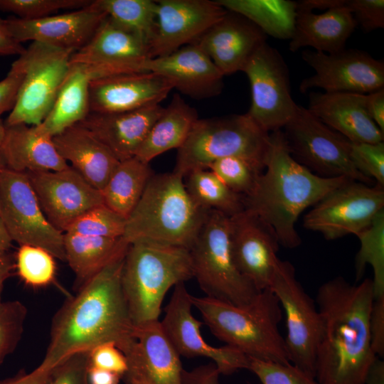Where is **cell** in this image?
<instances>
[{"label": "cell", "mask_w": 384, "mask_h": 384, "mask_svg": "<svg viewBox=\"0 0 384 384\" xmlns=\"http://www.w3.org/2000/svg\"><path fill=\"white\" fill-rule=\"evenodd\" d=\"M373 279L351 284L342 277L322 284L316 304L321 323L316 351L318 384H365L377 356L371 347L369 320Z\"/></svg>", "instance_id": "6da1fadb"}, {"label": "cell", "mask_w": 384, "mask_h": 384, "mask_svg": "<svg viewBox=\"0 0 384 384\" xmlns=\"http://www.w3.org/2000/svg\"><path fill=\"white\" fill-rule=\"evenodd\" d=\"M125 255L111 262L69 297L54 315L41 363L54 367L67 357L113 343L123 353L134 326L122 287Z\"/></svg>", "instance_id": "7a4b0ae2"}, {"label": "cell", "mask_w": 384, "mask_h": 384, "mask_svg": "<svg viewBox=\"0 0 384 384\" xmlns=\"http://www.w3.org/2000/svg\"><path fill=\"white\" fill-rule=\"evenodd\" d=\"M270 137L265 170L252 192L243 196L244 207L272 228L279 245L292 249L302 242L295 228L302 213L351 179L322 177L299 163L282 130Z\"/></svg>", "instance_id": "3957f363"}, {"label": "cell", "mask_w": 384, "mask_h": 384, "mask_svg": "<svg viewBox=\"0 0 384 384\" xmlns=\"http://www.w3.org/2000/svg\"><path fill=\"white\" fill-rule=\"evenodd\" d=\"M192 304L213 334L227 346L249 358L290 363L285 339L279 330L282 307L270 288L244 306L193 296Z\"/></svg>", "instance_id": "277c9868"}, {"label": "cell", "mask_w": 384, "mask_h": 384, "mask_svg": "<svg viewBox=\"0 0 384 384\" xmlns=\"http://www.w3.org/2000/svg\"><path fill=\"white\" fill-rule=\"evenodd\" d=\"M184 178L174 173L154 174L126 220L124 239L148 241L190 250L210 210L188 193Z\"/></svg>", "instance_id": "5b68a950"}, {"label": "cell", "mask_w": 384, "mask_h": 384, "mask_svg": "<svg viewBox=\"0 0 384 384\" xmlns=\"http://www.w3.org/2000/svg\"><path fill=\"white\" fill-rule=\"evenodd\" d=\"M191 278L189 250L148 241L130 243L122 287L134 326L159 320L167 292Z\"/></svg>", "instance_id": "8992f818"}, {"label": "cell", "mask_w": 384, "mask_h": 384, "mask_svg": "<svg viewBox=\"0 0 384 384\" xmlns=\"http://www.w3.org/2000/svg\"><path fill=\"white\" fill-rule=\"evenodd\" d=\"M270 133L247 114L198 119L178 149L173 172L185 177L225 157L243 159L263 172L270 149Z\"/></svg>", "instance_id": "52a82bcc"}, {"label": "cell", "mask_w": 384, "mask_h": 384, "mask_svg": "<svg viewBox=\"0 0 384 384\" xmlns=\"http://www.w3.org/2000/svg\"><path fill=\"white\" fill-rule=\"evenodd\" d=\"M190 253L193 278L206 297L236 306L251 303L260 292L238 270L230 250V217L210 210Z\"/></svg>", "instance_id": "ba28073f"}, {"label": "cell", "mask_w": 384, "mask_h": 384, "mask_svg": "<svg viewBox=\"0 0 384 384\" xmlns=\"http://www.w3.org/2000/svg\"><path fill=\"white\" fill-rule=\"evenodd\" d=\"M72 50L33 41L15 62L23 72L16 105L5 126L39 125L46 117L70 70Z\"/></svg>", "instance_id": "9c48e42d"}, {"label": "cell", "mask_w": 384, "mask_h": 384, "mask_svg": "<svg viewBox=\"0 0 384 384\" xmlns=\"http://www.w3.org/2000/svg\"><path fill=\"white\" fill-rule=\"evenodd\" d=\"M284 129L292 156L315 174L326 178L346 177L368 185L373 182L353 164L351 142L307 108L298 105L294 117Z\"/></svg>", "instance_id": "30bf717a"}, {"label": "cell", "mask_w": 384, "mask_h": 384, "mask_svg": "<svg viewBox=\"0 0 384 384\" xmlns=\"http://www.w3.org/2000/svg\"><path fill=\"white\" fill-rule=\"evenodd\" d=\"M0 218L12 241L48 251L65 262L64 234L47 219L26 173H0Z\"/></svg>", "instance_id": "8fae6325"}, {"label": "cell", "mask_w": 384, "mask_h": 384, "mask_svg": "<svg viewBox=\"0 0 384 384\" xmlns=\"http://www.w3.org/2000/svg\"><path fill=\"white\" fill-rule=\"evenodd\" d=\"M269 288L284 310L289 362L315 378L321 329L316 303L296 278L295 269L289 261L279 258Z\"/></svg>", "instance_id": "7c38bea8"}, {"label": "cell", "mask_w": 384, "mask_h": 384, "mask_svg": "<svg viewBox=\"0 0 384 384\" xmlns=\"http://www.w3.org/2000/svg\"><path fill=\"white\" fill-rule=\"evenodd\" d=\"M242 72L251 90V105L246 114L268 133L282 130L294 117L298 105L292 98L289 69L279 52L266 41Z\"/></svg>", "instance_id": "4fadbf2b"}, {"label": "cell", "mask_w": 384, "mask_h": 384, "mask_svg": "<svg viewBox=\"0 0 384 384\" xmlns=\"http://www.w3.org/2000/svg\"><path fill=\"white\" fill-rule=\"evenodd\" d=\"M383 207V186L349 180L314 205L303 225L329 240L356 235L370 225Z\"/></svg>", "instance_id": "5bb4252c"}, {"label": "cell", "mask_w": 384, "mask_h": 384, "mask_svg": "<svg viewBox=\"0 0 384 384\" xmlns=\"http://www.w3.org/2000/svg\"><path fill=\"white\" fill-rule=\"evenodd\" d=\"M149 46L134 32L108 16L92 38L75 51L70 65L84 67L91 80L122 74L146 73Z\"/></svg>", "instance_id": "9a60e30c"}, {"label": "cell", "mask_w": 384, "mask_h": 384, "mask_svg": "<svg viewBox=\"0 0 384 384\" xmlns=\"http://www.w3.org/2000/svg\"><path fill=\"white\" fill-rule=\"evenodd\" d=\"M303 60L315 71L304 78L299 90L321 88L325 92L368 94L384 88V63L358 49L325 53L305 49Z\"/></svg>", "instance_id": "2e32d148"}, {"label": "cell", "mask_w": 384, "mask_h": 384, "mask_svg": "<svg viewBox=\"0 0 384 384\" xmlns=\"http://www.w3.org/2000/svg\"><path fill=\"white\" fill-rule=\"evenodd\" d=\"M192 306V295L184 283L178 284L165 308L164 319L160 321L179 356L210 358L220 373L226 375L248 369L250 358L244 353L227 345L214 347L205 341L201 333L203 323L193 315Z\"/></svg>", "instance_id": "e0dca14e"}, {"label": "cell", "mask_w": 384, "mask_h": 384, "mask_svg": "<svg viewBox=\"0 0 384 384\" xmlns=\"http://www.w3.org/2000/svg\"><path fill=\"white\" fill-rule=\"evenodd\" d=\"M26 173L43 213L62 233L80 215L104 204L101 191L70 166L60 171Z\"/></svg>", "instance_id": "ac0fdd59"}, {"label": "cell", "mask_w": 384, "mask_h": 384, "mask_svg": "<svg viewBox=\"0 0 384 384\" xmlns=\"http://www.w3.org/2000/svg\"><path fill=\"white\" fill-rule=\"evenodd\" d=\"M230 243L240 272L258 291L268 289L279 260V242L272 228L244 210L230 217Z\"/></svg>", "instance_id": "d6986e66"}, {"label": "cell", "mask_w": 384, "mask_h": 384, "mask_svg": "<svg viewBox=\"0 0 384 384\" xmlns=\"http://www.w3.org/2000/svg\"><path fill=\"white\" fill-rule=\"evenodd\" d=\"M156 3L151 58L169 55L193 43L228 12L216 1L159 0Z\"/></svg>", "instance_id": "ffe728a7"}, {"label": "cell", "mask_w": 384, "mask_h": 384, "mask_svg": "<svg viewBox=\"0 0 384 384\" xmlns=\"http://www.w3.org/2000/svg\"><path fill=\"white\" fill-rule=\"evenodd\" d=\"M123 353L128 365L126 383L182 384L180 356L159 320L134 326V338Z\"/></svg>", "instance_id": "44dd1931"}, {"label": "cell", "mask_w": 384, "mask_h": 384, "mask_svg": "<svg viewBox=\"0 0 384 384\" xmlns=\"http://www.w3.org/2000/svg\"><path fill=\"white\" fill-rule=\"evenodd\" d=\"M106 16L91 2L87 7L42 18L5 21L10 34L20 43L37 41L75 52L88 42Z\"/></svg>", "instance_id": "7402d4cb"}, {"label": "cell", "mask_w": 384, "mask_h": 384, "mask_svg": "<svg viewBox=\"0 0 384 384\" xmlns=\"http://www.w3.org/2000/svg\"><path fill=\"white\" fill-rule=\"evenodd\" d=\"M172 89L166 78L151 72L92 80L89 85L90 112L117 113L157 105Z\"/></svg>", "instance_id": "603a6c76"}, {"label": "cell", "mask_w": 384, "mask_h": 384, "mask_svg": "<svg viewBox=\"0 0 384 384\" xmlns=\"http://www.w3.org/2000/svg\"><path fill=\"white\" fill-rule=\"evenodd\" d=\"M267 36L242 16L228 11L225 16L193 44L198 46L225 76L242 71Z\"/></svg>", "instance_id": "cb8c5ba5"}, {"label": "cell", "mask_w": 384, "mask_h": 384, "mask_svg": "<svg viewBox=\"0 0 384 384\" xmlns=\"http://www.w3.org/2000/svg\"><path fill=\"white\" fill-rule=\"evenodd\" d=\"M144 69L166 78L174 89L196 99L216 96L223 87L224 75L193 43L169 55L148 60Z\"/></svg>", "instance_id": "d4e9b609"}, {"label": "cell", "mask_w": 384, "mask_h": 384, "mask_svg": "<svg viewBox=\"0 0 384 384\" xmlns=\"http://www.w3.org/2000/svg\"><path fill=\"white\" fill-rule=\"evenodd\" d=\"M366 94L312 92L308 110L351 142L378 143L384 133L370 118Z\"/></svg>", "instance_id": "484cf974"}, {"label": "cell", "mask_w": 384, "mask_h": 384, "mask_svg": "<svg viewBox=\"0 0 384 384\" xmlns=\"http://www.w3.org/2000/svg\"><path fill=\"white\" fill-rule=\"evenodd\" d=\"M163 110L164 107L157 104L122 112H90L80 124L122 161L136 156Z\"/></svg>", "instance_id": "4316f807"}, {"label": "cell", "mask_w": 384, "mask_h": 384, "mask_svg": "<svg viewBox=\"0 0 384 384\" xmlns=\"http://www.w3.org/2000/svg\"><path fill=\"white\" fill-rule=\"evenodd\" d=\"M53 142L59 155L100 191L119 163L112 152L80 123L53 137Z\"/></svg>", "instance_id": "83f0119b"}, {"label": "cell", "mask_w": 384, "mask_h": 384, "mask_svg": "<svg viewBox=\"0 0 384 384\" xmlns=\"http://www.w3.org/2000/svg\"><path fill=\"white\" fill-rule=\"evenodd\" d=\"M356 26L353 15L345 6V0L342 6L322 14L297 8L289 49L296 52L309 47L318 52L337 53L345 48L346 43Z\"/></svg>", "instance_id": "f1b7e54d"}, {"label": "cell", "mask_w": 384, "mask_h": 384, "mask_svg": "<svg viewBox=\"0 0 384 384\" xmlns=\"http://www.w3.org/2000/svg\"><path fill=\"white\" fill-rule=\"evenodd\" d=\"M0 152L6 168L17 172L53 171L69 166L58 153L53 137L25 124L6 126Z\"/></svg>", "instance_id": "f546056e"}, {"label": "cell", "mask_w": 384, "mask_h": 384, "mask_svg": "<svg viewBox=\"0 0 384 384\" xmlns=\"http://www.w3.org/2000/svg\"><path fill=\"white\" fill-rule=\"evenodd\" d=\"M129 244L119 238L64 233L65 262L75 274L78 291L105 266L126 254Z\"/></svg>", "instance_id": "4dcf8cb0"}, {"label": "cell", "mask_w": 384, "mask_h": 384, "mask_svg": "<svg viewBox=\"0 0 384 384\" xmlns=\"http://www.w3.org/2000/svg\"><path fill=\"white\" fill-rule=\"evenodd\" d=\"M198 119L196 110L179 95H174L151 127L135 156L149 164L169 150H178L188 139Z\"/></svg>", "instance_id": "1f68e13d"}, {"label": "cell", "mask_w": 384, "mask_h": 384, "mask_svg": "<svg viewBox=\"0 0 384 384\" xmlns=\"http://www.w3.org/2000/svg\"><path fill=\"white\" fill-rule=\"evenodd\" d=\"M91 78L83 66L70 65L51 110L37 130L51 137L83 121L90 113Z\"/></svg>", "instance_id": "d6a6232c"}, {"label": "cell", "mask_w": 384, "mask_h": 384, "mask_svg": "<svg viewBox=\"0 0 384 384\" xmlns=\"http://www.w3.org/2000/svg\"><path fill=\"white\" fill-rule=\"evenodd\" d=\"M154 174L149 164L136 156L119 161L101 191L104 204L127 219Z\"/></svg>", "instance_id": "836d02e7"}, {"label": "cell", "mask_w": 384, "mask_h": 384, "mask_svg": "<svg viewBox=\"0 0 384 384\" xmlns=\"http://www.w3.org/2000/svg\"><path fill=\"white\" fill-rule=\"evenodd\" d=\"M227 11L238 14L257 26L266 36L292 38L297 14V1L289 0H218Z\"/></svg>", "instance_id": "e575fe53"}, {"label": "cell", "mask_w": 384, "mask_h": 384, "mask_svg": "<svg viewBox=\"0 0 384 384\" xmlns=\"http://www.w3.org/2000/svg\"><path fill=\"white\" fill-rule=\"evenodd\" d=\"M194 202L206 210H216L231 217L245 210L243 196L230 189L207 169H195L183 178Z\"/></svg>", "instance_id": "d590c367"}, {"label": "cell", "mask_w": 384, "mask_h": 384, "mask_svg": "<svg viewBox=\"0 0 384 384\" xmlns=\"http://www.w3.org/2000/svg\"><path fill=\"white\" fill-rule=\"evenodd\" d=\"M92 5L136 33L150 50L156 28V1L94 0Z\"/></svg>", "instance_id": "8d00e7d4"}, {"label": "cell", "mask_w": 384, "mask_h": 384, "mask_svg": "<svg viewBox=\"0 0 384 384\" xmlns=\"http://www.w3.org/2000/svg\"><path fill=\"white\" fill-rule=\"evenodd\" d=\"M356 236L361 242L356 260L357 277L362 274L366 264H370L374 272V297L384 294V210Z\"/></svg>", "instance_id": "74e56055"}, {"label": "cell", "mask_w": 384, "mask_h": 384, "mask_svg": "<svg viewBox=\"0 0 384 384\" xmlns=\"http://www.w3.org/2000/svg\"><path fill=\"white\" fill-rule=\"evenodd\" d=\"M15 267L23 282L32 287H42L55 282V257L39 247L20 245L16 256Z\"/></svg>", "instance_id": "f35d334b"}, {"label": "cell", "mask_w": 384, "mask_h": 384, "mask_svg": "<svg viewBox=\"0 0 384 384\" xmlns=\"http://www.w3.org/2000/svg\"><path fill=\"white\" fill-rule=\"evenodd\" d=\"M126 220L102 204L80 215L71 224L66 232L94 237H123Z\"/></svg>", "instance_id": "ab89813d"}, {"label": "cell", "mask_w": 384, "mask_h": 384, "mask_svg": "<svg viewBox=\"0 0 384 384\" xmlns=\"http://www.w3.org/2000/svg\"><path fill=\"white\" fill-rule=\"evenodd\" d=\"M206 169L215 174L230 189L242 196L252 192L262 173L247 161L235 156L217 159Z\"/></svg>", "instance_id": "60d3db41"}, {"label": "cell", "mask_w": 384, "mask_h": 384, "mask_svg": "<svg viewBox=\"0 0 384 384\" xmlns=\"http://www.w3.org/2000/svg\"><path fill=\"white\" fill-rule=\"evenodd\" d=\"M26 316V306L20 301L0 302V364L19 343Z\"/></svg>", "instance_id": "b9f144b4"}, {"label": "cell", "mask_w": 384, "mask_h": 384, "mask_svg": "<svg viewBox=\"0 0 384 384\" xmlns=\"http://www.w3.org/2000/svg\"><path fill=\"white\" fill-rule=\"evenodd\" d=\"M90 0H0V11L11 12L19 18L33 20L53 15L61 9H80Z\"/></svg>", "instance_id": "7bdbcfd3"}, {"label": "cell", "mask_w": 384, "mask_h": 384, "mask_svg": "<svg viewBox=\"0 0 384 384\" xmlns=\"http://www.w3.org/2000/svg\"><path fill=\"white\" fill-rule=\"evenodd\" d=\"M248 369L262 384H318L316 379L289 363L249 358Z\"/></svg>", "instance_id": "ee69618b"}, {"label": "cell", "mask_w": 384, "mask_h": 384, "mask_svg": "<svg viewBox=\"0 0 384 384\" xmlns=\"http://www.w3.org/2000/svg\"><path fill=\"white\" fill-rule=\"evenodd\" d=\"M350 157L355 168L363 176L384 186V143L351 142Z\"/></svg>", "instance_id": "f6af8a7d"}, {"label": "cell", "mask_w": 384, "mask_h": 384, "mask_svg": "<svg viewBox=\"0 0 384 384\" xmlns=\"http://www.w3.org/2000/svg\"><path fill=\"white\" fill-rule=\"evenodd\" d=\"M89 351L74 353L57 364L46 384H89Z\"/></svg>", "instance_id": "bcb514c9"}, {"label": "cell", "mask_w": 384, "mask_h": 384, "mask_svg": "<svg viewBox=\"0 0 384 384\" xmlns=\"http://www.w3.org/2000/svg\"><path fill=\"white\" fill-rule=\"evenodd\" d=\"M345 6L351 11L356 25L365 31L384 27L383 0H345Z\"/></svg>", "instance_id": "7dc6e473"}, {"label": "cell", "mask_w": 384, "mask_h": 384, "mask_svg": "<svg viewBox=\"0 0 384 384\" xmlns=\"http://www.w3.org/2000/svg\"><path fill=\"white\" fill-rule=\"evenodd\" d=\"M90 366L113 372L122 378L128 365L126 356L113 343H105L89 351Z\"/></svg>", "instance_id": "c3c4849f"}, {"label": "cell", "mask_w": 384, "mask_h": 384, "mask_svg": "<svg viewBox=\"0 0 384 384\" xmlns=\"http://www.w3.org/2000/svg\"><path fill=\"white\" fill-rule=\"evenodd\" d=\"M23 75V72L14 61L6 78L0 81V116L14 109Z\"/></svg>", "instance_id": "681fc988"}, {"label": "cell", "mask_w": 384, "mask_h": 384, "mask_svg": "<svg viewBox=\"0 0 384 384\" xmlns=\"http://www.w3.org/2000/svg\"><path fill=\"white\" fill-rule=\"evenodd\" d=\"M371 347L378 357L384 356V294L374 297L369 320Z\"/></svg>", "instance_id": "f907efd6"}, {"label": "cell", "mask_w": 384, "mask_h": 384, "mask_svg": "<svg viewBox=\"0 0 384 384\" xmlns=\"http://www.w3.org/2000/svg\"><path fill=\"white\" fill-rule=\"evenodd\" d=\"M218 368L213 363L200 366L191 370L183 369L182 384H220Z\"/></svg>", "instance_id": "816d5d0a"}, {"label": "cell", "mask_w": 384, "mask_h": 384, "mask_svg": "<svg viewBox=\"0 0 384 384\" xmlns=\"http://www.w3.org/2000/svg\"><path fill=\"white\" fill-rule=\"evenodd\" d=\"M54 367L41 363L31 372H20L14 377L0 381V384H46Z\"/></svg>", "instance_id": "f5cc1de1"}, {"label": "cell", "mask_w": 384, "mask_h": 384, "mask_svg": "<svg viewBox=\"0 0 384 384\" xmlns=\"http://www.w3.org/2000/svg\"><path fill=\"white\" fill-rule=\"evenodd\" d=\"M368 112L378 127L384 133V88L366 94Z\"/></svg>", "instance_id": "db71d44e"}, {"label": "cell", "mask_w": 384, "mask_h": 384, "mask_svg": "<svg viewBox=\"0 0 384 384\" xmlns=\"http://www.w3.org/2000/svg\"><path fill=\"white\" fill-rule=\"evenodd\" d=\"M26 48L10 34L5 19L0 18V55H21Z\"/></svg>", "instance_id": "11a10c76"}, {"label": "cell", "mask_w": 384, "mask_h": 384, "mask_svg": "<svg viewBox=\"0 0 384 384\" xmlns=\"http://www.w3.org/2000/svg\"><path fill=\"white\" fill-rule=\"evenodd\" d=\"M87 377L89 384H119L122 378L113 372L90 366Z\"/></svg>", "instance_id": "9f6ffc18"}, {"label": "cell", "mask_w": 384, "mask_h": 384, "mask_svg": "<svg viewBox=\"0 0 384 384\" xmlns=\"http://www.w3.org/2000/svg\"><path fill=\"white\" fill-rule=\"evenodd\" d=\"M365 384H384V362L378 357L367 373Z\"/></svg>", "instance_id": "6f0895ef"}, {"label": "cell", "mask_w": 384, "mask_h": 384, "mask_svg": "<svg viewBox=\"0 0 384 384\" xmlns=\"http://www.w3.org/2000/svg\"><path fill=\"white\" fill-rule=\"evenodd\" d=\"M15 263L9 252L0 256V302L5 281L10 277Z\"/></svg>", "instance_id": "680465c9"}, {"label": "cell", "mask_w": 384, "mask_h": 384, "mask_svg": "<svg viewBox=\"0 0 384 384\" xmlns=\"http://www.w3.org/2000/svg\"><path fill=\"white\" fill-rule=\"evenodd\" d=\"M11 242L12 240L0 218V256L8 252Z\"/></svg>", "instance_id": "91938a15"}, {"label": "cell", "mask_w": 384, "mask_h": 384, "mask_svg": "<svg viewBox=\"0 0 384 384\" xmlns=\"http://www.w3.org/2000/svg\"><path fill=\"white\" fill-rule=\"evenodd\" d=\"M6 126L4 122L0 119V145L3 141L5 134Z\"/></svg>", "instance_id": "94428289"}, {"label": "cell", "mask_w": 384, "mask_h": 384, "mask_svg": "<svg viewBox=\"0 0 384 384\" xmlns=\"http://www.w3.org/2000/svg\"><path fill=\"white\" fill-rule=\"evenodd\" d=\"M6 164H5V161L4 160V158L0 152V173L2 169H4V168H6Z\"/></svg>", "instance_id": "6125c7cd"}, {"label": "cell", "mask_w": 384, "mask_h": 384, "mask_svg": "<svg viewBox=\"0 0 384 384\" xmlns=\"http://www.w3.org/2000/svg\"><path fill=\"white\" fill-rule=\"evenodd\" d=\"M127 384H145L141 381H138V380H131V381H129L127 383H126Z\"/></svg>", "instance_id": "be15d7a7"}]
</instances>
